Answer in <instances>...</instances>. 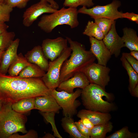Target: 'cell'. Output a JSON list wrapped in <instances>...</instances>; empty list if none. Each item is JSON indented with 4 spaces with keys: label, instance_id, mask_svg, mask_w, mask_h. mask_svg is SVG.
Segmentation results:
<instances>
[{
    "label": "cell",
    "instance_id": "6da1fadb",
    "mask_svg": "<svg viewBox=\"0 0 138 138\" xmlns=\"http://www.w3.org/2000/svg\"><path fill=\"white\" fill-rule=\"evenodd\" d=\"M51 92L41 78H21L0 73V100L3 104L12 105L22 99L50 95Z\"/></svg>",
    "mask_w": 138,
    "mask_h": 138
},
{
    "label": "cell",
    "instance_id": "7a4b0ae2",
    "mask_svg": "<svg viewBox=\"0 0 138 138\" xmlns=\"http://www.w3.org/2000/svg\"><path fill=\"white\" fill-rule=\"evenodd\" d=\"M72 50L70 56L63 62L61 70L60 83L73 76L77 73L83 72L87 66L94 62L96 58L84 45L77 41L66 37Z\"/></svg>",
    "mask_w": 138,
    "mask_h": 138
},
{
    "label": "cell",
    "instance_id": "3957f363",
    "mask_svg": "<svg viewBox=\"0 0 138 138\" xmlns=\"http://www.w3.org/2000/svg\"><path fill=\"white\" fill-rule=\"evenodd\" d=\"M83 104L86 109L103 113H109L116 109L112 102L113 95L106 91L100 86L90 84L82 89Z\"/></svg>",
    "mask_w": 138,
    "mask_h": 138
},
{
    "label": "cell",
    "instance_id": "277c9868",
    "mask_svg": "<svg viewBox=\"0 0 138 138\" xmlns=\"http://www.w3.org/2000/svg\"><path fill=\"white\" fill-rule=\"evenodd\" d=\"M11 105L3 104L0 111V138H10L18 132L27 133L26 116L13 110Z\"/></svg>",
    "mask_w": 138,
    "mask_h": 138
},
{
    "label": "cell",
    "instance_id": "5b68a950",
    "mask_svg": "<svg viewBox=\"0 0 138 138\" xmlns=\"http://www.w3.org/2000/svg\"><path fill=\"white\" fill-rule=\"evenodd\" d=\"M77 8L63 7L49 15H42L38 24V26L47 33L52 32L56 27L66 25L71 28L77 27L79 24Z\"/></svg>",
    "mask_w": 138,
    "mask_h": 138
},
{
    "label": "cell",
    "instance_id": "8992f818",
    "mask_svg": "<svg viewBox=\"0 0 138 138\" xmlns=\"http://www.w3.org/2000/svg\"><path fill=\"white\" fill-rule=\"evenodd\" d=\"M82 92V89L79 88L71 93L54 89L51 90V94L62 109L63 115L67 118H72L77 114V109L80 105V101L76 99L81 96Z\"/></svg>",
    "mask_w": 138,
    "mask_h": 138
},
{
    "label": "cell",
    "instance_id": "52a82bcc",
    "mask_svg": "<svg viewBox=\"0 0 138 138\" xmlns=\"http://www.w3.org/2000/svg\"><path fill=\"white\" fill-rule=\"evenodd\" d=\"M121 5L120 1L113 0L111 3L105 5H97L89 8L82 6L78 10V13L87 15L94 19L106 18L115 20L123 18V13L118 10Z\"/></svg>",
    "mask_w": 138,
    "mask_h": 138
},
{
    "label": "cell",
    "instance_id": "ba28073f",
    "mask_svg": "<svg viewBox=\"0 0 138 138\" xmlns=\"http://www.w3.org/2000/svg\"><path fill=\"white\" fill-rule=\"evenodd\" d=\"M72 50L68 47L57 58L49 63L47 72L41 78L47 87L52 90L57 88L60 83V76L63 62L70 56Z\"/></svg>",
    "mask_w": 138,
    "mask_h": 138
},
{
    "label": "cell",
    "instance_id": "9c48e42d",
    "mask_svg": "<svg viewBox=\"0 0 138 138\" xmlns=\"http://www.w3.org/2000/svg\"><path fill=\"white\" fill-rule=\"evenodd\" d=\"M110 69L106 66L93 62L83 71L90 84L98 85L105 89L110 81Z\"/></svg>",
    "mask_w": 138,
    "mask_h": 138
},
{
    "label": "cell",
    "instance_id": "30bf717a",
    "mask_svg": "<svg viewBox=\"0 0 138 138\" xmlns=\"http://www.w3.org/2000/svg\"><path fill=\"white\" fill-rule=\"evenodd\" d=\"M57 10L54 8L46 0H40L27 8L24 12L22 16L23 24L25 27H29L42 14L52 13Z\"/></svg>",
    "mask_w": 138,
    "mask_h": 138
},
{
    "label": "cell",
    "instance_id": "8fae6325",
    "mask_svg": "<svg viewBox=\"0 0 138 138\" xmlns=\"http://www.w3.org/2000/svg\"><path fill=\"white\" fill-rule=\"evenodd\" d=\"M66 38L59 37L46 39L42 42L41 47L45 57L53 61L58 57L68 47Z\"/></svg>",
    "mask_w": 138,
    "mask_h": 138
},
{
    "label": "cell",
    "instance_id": "7c38bea8",
    "mask_svg": "<svg viewBox=\"0 0 138 138\" xmlns=\"http://www.w3.org/2000/svg\"><path fill=\"white\" fill-rule=\"evenodd\" d=\"M116 21L112 24L108 33L102 40L111 55L118 57L120 55L122 48L124 47V44L121 37L118 34L116 28Z\"/></svg>",
    "mask_w": 138,
    "mask_h": 138
},
{
    "label": "cell",
    "instance_id": "4fadbf2b",
    "mask_svg": "<svg viewBox=\"0 0 138 138\" xmlns=\"http://www.w3.org/2000/svg\"><path fill=\"white\" fill-rule=\"evenodd\" d=\"M90 44V51L97 60L98 63L105 66L112 55L102 40H99L92 37H89Z\"/></svg>",
    "mask_w": 138,
    "mask_h": 138
},
{
    "label": "cell",
    "instance_id": "5bb4252c",
    "mask_svg": "<svg viewBox=\"0 0 138 138\" xmlns=\"http://www.w3.org/2000/svg\"><path fill=\"white\" fill-rule=\"evenodd\" d=\"M90 83L85 74L82 72L76 73L68 79L61 82L58 88L59 91L64 90L68 93L74 92L76 88L82 89L85 88Z\"/></svg>",
    "mask_w": 138,
    "mask_h": 138
},
{
    "label": "cell",
    "instance_id": "9a60e30c",
    "mask_svg": "<svg viewBox=\"0 0 138 138\" xmlns=\"http://www.w3.org/2000/svg\"><path fill=\"white\" fill-rule=\"evenodd\" d=\"M35 109L44 112H53L58 113L61 108L51 95L36 97L34 100Z\"/></svg>",
    "mask_w": 138,
    "mask_h": 138
},
{
    "label": "cell",
    "instance_id": "2e32d148",
    "mask_svg": "<svg viewBox=\"0 0 138 138\" xmlns=\"http://www.w3.org/2000/svg\"><path fill=\"white\" fill-rule=\"evenodd\" d=\"M20 39L17 38L14 40L8 48L3 52L0 64V73L6 74L8 68L18 55L17 51Z\"/></svg>",
    "mask_w": 138,
    "mask_h": 138
},
{
    "label": "cell",
    "instance_id": "e0dca14e",
    "mask_svg": "<svg viewBox=\"0 0 138 138\" xmlns=\"http://www.w3.org/2000/svg\"><path fill=\"white\" fill-rule=\"evenodd\" d=\"M25 57L29 62L37 65L45 72L47 71L49 62L44 55L41 46H35L28 52Z\"/></svg>",
    "mask_w": 138,
    "mask_h": 138
},
{
    "label": "cell",
    "instance_id": "ac0fdd59",
    "mask_svg": "<svg viewBox=\"0 0 138 138\" xmlns=\"http://www.w3.org/2000/svg\"><path fill=\"white\" fill-rule=\"evenodd\" d=\"M77 116L79 118L82 117H86L94 126L107 123L111 118L109 113H103L86 109L79 111Z\"/></svg>",
    "mask_w": 138,
    "mask_h": 138
},
{
    "label": "cell",
    "instance_id": "d6986e66",
    "mask_svg": "<svg viewBox=\"0 0 138 138\" xmlns=\"http://www.w3.org/2000/svg\"><path fill=\"white\" fill-rule=\"evenodd\" d=\"M123 35L121 37L126 47L131 51H138V37L136 32L133 29L128 27L123 29Z\"/></svg>",
    "mask_w": 138,
    "mask_h": 138
},
{
    "label": "cell",
    "instance_id": "ffe728a7",
    "mask_svg": "<svg viewBox=\"0 0 138 138\" xmlns=\"http://www.w3.org/2000/svg\"><path fill=\"white\" fill-rule=\"evenodd\" d=\"M32 64L28 62L21 53L18 54L10 66L8 71L9 75L12 76H17L25 68Z\"/></svg>",
    "mask_w": 138,
    "mask_h": 138
},
{
    "label": "cell",
    "instance_id": "44dd1931",
    "mask_svg": "<svg viewBox=\"0 0 138 138\" xmlns=\"http://www.w3.org/2000/svg\"><path fill=\"white\" fill-rule=\"evenodd\" d=\"M122 65L126 71L129 77V90L132 92L135 86L138 85V73L128 62L124 57L122 55L120 58Z\"/></svg>",
    "mask_w": 138,
    "mask_h": 138
},
{
    "label": "cell",
    "instance_id": "7402d4cb",
    "mask_svg": "<svg viewBox=\"0 0 138 138\" xmlns=\"http://www.w3.org/2000/svg\"><path fill=\"white\" fill-rule=\"evenodd\" d=\"M35 98H31L21 99L13 104L11 105L12 108L15 111L22 114L35 109Z\"/></svg>",
    "mask_w": 138,
    "mask_h": 138
},
{
    "label": "cell",
    "instance_id": "603a6c76",
    "mask_svg": "<svg viewBox=\"0 0 138 138\" xmlns=\"http://www.w3.org/2000/svg\"><path fill=\"white\" fill-rule=\"evenodd\" d=\"M45 73L38 66L32 63L25 68L17 76L24 78H42Z\"/></svg>",
    "mask_w": 138,
    "mask_h": 138
},
{
    "label": "cell",
    "instance_id": "cb8c5ba5",
    "mask_svg": "<svg viewBox=\"0 0 138 138\" xmlns=\"http://www.w3.org/2000/svg\"><path fill=\"white\" fill-rule=\"evenodd\" d=\"M61 124L65 131L74 138H85L78 131L72 118L64 117L61 120Z\"/></svg>",
    "mask_w": 138,
    "mask_h": 138
},
{
    "label": "cell",
    "instance_id": "d4e9b609",
    "mask_svg": "<svg viewBox=\"0 0 138 138\" xmlns=\"http://www.w3.org/2000/svg\"><path fill=\"white\" fill-rule=\"evenodd\" d=\"M112 123L110 121L106 123L95 125L90 130V137L104 138L107 133L113 129Z\"/></svg>",
    "mask_w": 138,
    "mask_h": 138
},
{
    "label": "cell",
    "instance_id": "484cf974",
    "mask_svg": "<svg viewBox=\"0 0 138 138\" xmlns=\"http://www.w3.org/2000/svg\"><path fill=\"white\" fill-rule=\"evenodd\" d=\"M83 34L102 40L104 35L97 25L93 21H89L83 32Z\"/></svg>",
    "mask_w": 138,
    "mask_h": 138
},
{
    "label": "cell",
    "instance_id": "4316f807",
    "mask_svg": "<svg viewBox=\"0 0 138 138\" xmlns=\"http://www.w3.org/2000/svg\"><path fill=\"white\" fill-rule=\"evenodd\" d=\"M15 36L13 31L7 30L0 34V50L4 51L14 41Z\"/></svg>",
    "mask_w": 138,
    "mask_h": 138
},
{
    "label": "cell",
    "instance_id": "83f0119b",
    "mask_svg": "<svg viewBox=\"0 0 138 138\" xmlns=\"http://www.w3.org/2000/svg\"><path fill=\"white\" fill-rule=\"evenodd\" d=\"M138 136L137 133H132L129 131L128 127L124 126L108 136L107 138H137Z\"/></svg>",
    "mask_w": 138,
    "mask_h": 138
},
{
    "label": "cell",
    "instance_id": "f1b7e54d",
    "mask_svg": "<svg viewBox=\"0 0 138 138\" xmlns=\"http://www.w3.org/2000/svg\"><path fill=\"white\" fill-rule=\"evenodd\" d=\"M93 1V0H65L63 5L64 7L76 8L79 6L90 7L94 5Z\"/></svg>",
    "mask_w": 138,
    "mask_h": 138
},
{
    "label": "cell",
    "instance_id": "f546056e",
    "mask_svg": "<svg viewBox=\"0 0 138 138\" xmlns=\"http://www.w3.org/2000/svg\"><path fill=\"white\" fill-rule=\"evenodd\" d=\"M94 22L99 27L104 36L108 33L115 20L106 18H95Z\"/></svg>",
    "mask_w": 138,
    "mask_h": 138
},
{
    "label": "cell",
    "instance_id": "4dcf8cb0",
    "mask_svg": "<svg viewBox=\"0 0 138 138\" xmlns=\"http://www.w3.org/2000/svg\"><path fill=\"white\" fill-rule=\"evenodd\" d=\"M40 112L46 121L51 124L55 137L59 138H62L59 133L55 125L54 120L55 113L53 112H44L40 111Z\"/></svg>",
    "mask_w": 138,
    "mask_h": 138
},
{
    "label": "cell",
    "instance_id": "1f68e13d",
    "mask_svg": "<svg viewBox=\"0 0 138 138\" xmlns=\"http://www.w3.org/2000/svg\"><path fill=\"white\" fill-rule=\"evenodd\" d=\"M12 8L4 3L0 2V21L5 22L9 21Z\"/></svg>",
    "mask_w": 138,
    "mask_h": 138
},
{
    "label": "cell",
    "instance_id": "d6a6232c",
    "mask_svg": "<svg viewBox=\"0 0 138 138\" xmlns=\"http://www.w3.org/2000/svg\"><path fill=\"white\" fill-rule=\"evenodd\" d=\"M30 0H4V3L12 8H22L26 7Z\"/></svg>",
    "mask_w": 138,
    "mask_h": 138
},
{
    "label": "cell",
    "instance_id": "836d02e7",
    "mask_svg": "<svg viewBox=\"0 0 138 138\" xmlns=\"http://www.w3.org/2000/svg\"><path fill=\"white\" fill-rule=\"evenodd\" d=\"M122 54L128 62L138 73V60L131 56L129 53L123 52Z\"/></svg>",
    "mask_w": 138,
    "mask_h": 138
},
{
    "label": "cell",
    "instance_id": "e575fe53",
    "mask_svg": "<svg viewBox=\"0 0 138 138\" xmlns=\"http://www.w3.org/2000/svg\"><path fill=\"white\" fill-rule=\"evenodd\" d=\"M77 129L80 133L85 138H90V130L86 127L82 123L80 120L75 122Z\"/></svg>",
    "mask_w": 138,
    "mask_h": 138
},
{
    "label": "cell",
    "instance_id": "d590c367",
    "mask_svg": "<svg viewBox=\"0 0 138 138\" xmlns=\"http://www.w3.org/2000/svg\"><path fill=\"white\" fill-rule=\"evenodd\" d=\"M38 137V134L37 132L33 130H31L24 135H19L17 133H14L10 138H37Z\"/></svg>",
    "mask_w": 138,
    "mask_h": 138
},
{
    "label": "cell",
    "instance_id": "8d00e7d4",
    "mask_svg": "<svg viewBox=\"0 0 138 138\" xmlns=\"http://www.w3.org/2000/svg\"><path fill=\"white\" fill-rule=\"evenodd\" d=\"M123 18H127L131 21L138 23V15L133 13H123Z\"/></svg>",
    "mask_w": 138,
    "mask_h": 138
},
{
    "label": "cell",
    "instance_id": "74e56055",
    "mask_svg": "<svg viewBox=\"0 0 138 138\" xmlns=\"http://www.w3.org/2000/svg\"><path fill=\"white\" fill-rule=\"evenodd\" d=\"M79 118L83 125L88 129L91 130L94 126V124L86 117H82Z\"/></svg>",
    "mask_w": 138,
    "mask_h": 138
},
{
    "label": "cell",
    "instance_id": "f35d334b",
    "mask_svg": "<svg viewBox=\"0 0 138 138\" xmlns=\"http://www.w3.org/2000/svg\"><path fill=\"white\" fill-rule=\"evenodd\" d=\"M9 26L5 22L0 21V34L7 30Z\"/></svg>",
    "mask_w": 138,
    "mask_h": 138
},
{
    "label": "cell",
    "instance_id": "ab89813d",
    "mask_svg": "<svg viewBox=\"0 0 138 138\" xmlns=\"http://www.w3.org/2000/svg\"><path fill=\"white\" fill-rule=\"evenodd\" d=\"M54 9L58 10L59 7L58 4L54 0H46Z\"/></svg>",
    "mask_w": 138,
    "mask_h": 138
},
{
    "label": "cell",
    "instance_id": "60d3db41",
    "mask_svg": "<svg viewBox=\"0 0 138 138\" xmlns=\"http://www.w3.org/2000/svg\"><path fill=\"white\" fill-rule=\"evenodd\" d=\"M131 94L133 96L138 97V85L135 86Z\"/></svg>",
    "mask_w": 138,
    "mask_h": 138
},
{
    "label": "cell",
    "instance_id": "b9f144b4",
    "mask_svg": "<svg viewBox=\"0 0 138 138\" xmlns=\"http://www.w3.org/2000/svg\"><path fill=\"white\" fill-rule=\"evenodd\" d=\"M129 53L131 56L138 60V51H131Z\"/></svg>",
    "mask_w": 138,
    "mask_h": 138
},
{
    "label": "cell",
    "instance_id": "7bdbcfd3",
    "mask_svg": "<svg viewBox=\"0 0 138 138\" xmlns=\"http://www.w3.org/2000/svg\"><path fill=\"white\" fill-rule=\"evenodd\" d=\"M55 136L50 133H46L42 138H55Z\"/></svg>",
    "mask_w": 138,
    "mask_h": 138
},
{
    "label": "cell",
    "instance_id": "ee69618b",
    "mask_svg": "<svg viewBox=\"0 0 138 138\" xmlns=\"http://www.w3.org/2000/svg\"><path fill=\"white\" fill-rule=\"evenodd\" d=\"M4 51H3L0 50V63L1 62V59L3 54V53Z\"/></svg>",
    "mask_w": 138,
    "mask_h": 138
},
{
    "label": "cell",
    "instance_id": "f6af8a7d",
    "mask_svg": "<svg viewBox=\"0 0 138 138\" xmlns=\"http://www.w3.org/2000/svg\"><path fill=\"white\" fill-rule=\"evenodd\" d=\"M3 105V103L0 100V111L1 110L2 106Z\"/></svg>",
    "mask_w": 138,
    "mask_h": 138
},
{
    "label": "cell",
    "instance_id": "bcb514c9",
    "mask_svg": "<svg viewBox=\"0 0 138 138\" xmlns=\"http://www.w3.org/2000/svg\"><path fill=\"white\" fill-rule=\"evenodd\" d=\"M4 0H0V2L4 3Z\"/></svg>",
    "mask_w": 138,
    "mask_h": 138
},
{
    "label": "cell",
    "instance_id": "7dc6e473",
    "mask_svg": "<svg viewBox=\"0 0 138 138\" xmlns=\"http://www.w3.org/2000/svg\"></svg>",
    "mask_w": 138,
    "mask_h": 138
}]
</instances>
